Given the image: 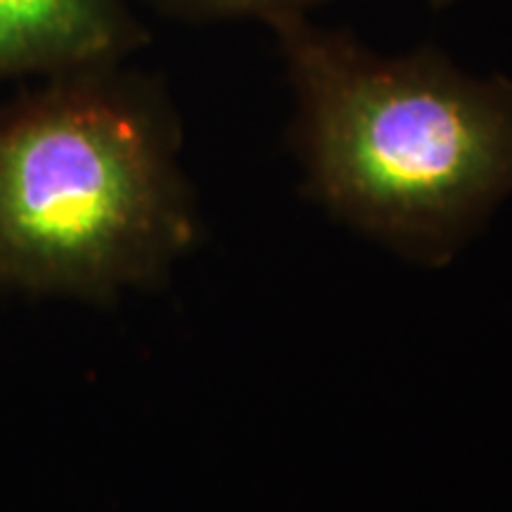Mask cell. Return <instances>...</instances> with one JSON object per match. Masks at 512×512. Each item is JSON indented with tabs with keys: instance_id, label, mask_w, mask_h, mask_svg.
I'll list each match as a JSON object with an SVG mask.
<instances>
[{
	"instance_id": "2",
	"label": "cell",
	"mask_w": 512,
	"mask_h": 512,
	"mask_svg": "<svg viewBox=\"0 0 512 512\" xmlns=\"http://www.w3.org/2000/svg\"><path fill=\"white\" fill-rule=\"evenodd\" d=\"M0 102V285L102 302L152 287L200 235L181 128L121 64Z\"/></svg>"
},
{
	"instance_id": "1",
	"label": "cell",
	"mask_w": 512,
	"mask_h": 512,
	"mask_svg": "<svg viewBox=\"0 0 512 512\" xmlns=\"http://www.w3.org/2000/svg\"><path fill=\"white\" fill-rule=\"evenodd\" d=\"M292 147L330 214L441 266L512 197V79L432 48L380 53L311 17L271 29Z\"/></svg>"
},
{
	"instance_id": "5",
	"label": "cell",
	"mask_w": 512,
	"mask_h": 512,
	"mask_svg": "<svg viewBox=\"0 0 512 512\" xmlns=\"http://www.w3.org/2000/svg\"><path fill=\"white\" fill-rule=\"evenodd\" d=\"M434 5H451V3H463V0H430Z\"/></svg>"
},
{
	"instance_id": "4",
	"label": "cell",
	"mask_w": 512,
	"mask_h": 512,
	"mask_svg": "<svg viewBox=\"0 0 512 512\" xmlns=\"http://www.w3.org/2000/svg\"><path fill=\"white\" fill-rule=\"evenodd\" d=\"M164 10L188 19H249L268 29L290 19L311 17L328 0H157Z\"/></svg>"
},
{
	"instance_id": "3",
	"label": "cell",
	"mask_w": 512,
	"mask_h": 512,
	"mask_svg": "<svg viewBox=\"0 0 512 512\" xmlns=\"http://www.w3.org/2000/svg\"><path fill=\"white\" fill-rule=\"evenodd\" d=\"M143 43L128 0H0V83L121 64Z\"/></svg>"
}]
</instances>
